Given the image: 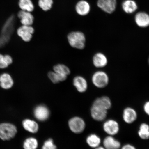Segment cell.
<instances>
[{
	"mask_svg": "<svg viewBox=\"0 0 149 149\" xmlns=\"http://www.w3.org/2000/svg\"><path fill=\"white\" fill-rule=\"evenodd\" d=\"M97 4L103 12L111 14L116 10L117 1L116 0H98Z\"/></svg>",
	"mask_w": 149,
	"mask_h": 149,
	"instance_id": "6",
	"label": "cell"
},
{
	"mask_svg": "<svg viewBox=\"0 0 149 149\" xmlns=\"http://www.w3.org/2000/svg\"><path fill=\"white\" fill-rule=\"evenodd\" d=\"M53 71L60 75L67 77L70 73V68L66 65L63 64L55 65L53 67Z\"/></svg>",
	"mask_w": 149,
	"mask_h": 149,
	"instance_id": "22",
	"label": "cell"
},
{
	"mask_svg": "<svg viewBox=\"0 0 149 149\" xmlns=\"http://www.w3.org/2000/svg\"><path fill=\"white\" fill-rule=\"evenodd\" d=\"M103 143L105 149H119L121 147L120 143L112 136L105 138Z\"/></svg>",
	"mask_w": 149,
	"mask_h": 149,
	"instance_id": "18",
	"label": "cell"
},
{
	"mask_svg": "<svg viewBox=\"0 0 149 149\" xmlns=\"http://www.w3.org/2000/svg\"><path fill=\"white\" fill-rule=\"evenodd\" d=\"M4 57L6 61L8 66L10 65L13 62V59L12 57L9 55H5Z\"/></svg>",
	"mask_w": 149,
	"mask_h": 149,
	"instance_id": "30",
	"label": "cell"
},
{
	"mask_svg": "<svg viewBox=\"0 0 149 149\" xmlns=\"http://www.w3.org/2000/svg\"><path fill=\"white\" fill-rule=\"evenodd\" d=\"M48 76L52 83L57 84L65 81L67 79V76L61 75L56 73L54 71H51L48 72Z\"/></svg>",
	"mask_w": 149,
	"mask_h": 149,
	"instance_id": "25",
	"label": "cell"
},
{
	"mask_svg": "<svg viewBox=\"0 0 149 149\" xmlns=\"http://www.w3.org/2000/svg\"><path fill=\"white\" fill-rule=\"evenodd\" d=\"M17 16L22 25L32 26L34 22V16L31 12L21 10L18 13Z\"/></svg>",
	"mask_w": 149,
	"mask_h": 149,
	"instance_id": "13",
	"label": "cell"
},
{
	"mask_svg": "<svg viewBox=\"0 0 149 149\" xmlns=\"http://www.w3.org/2000/svg\"><path fill=\"white\" fill-rule=\"evenodd\" d=\"M33 114L37 120L44 121L47 120L50 115V111L48 108L44 105H40L35 108Z\"/></svg>",
	"mask_w": 149,
	"mask_h": 149,
	"instance_id": "8",
	"label": "cell"
},
{
	"mask_svg": "<svg viewBox=\"0 0 149 149\" xmlns=\"http://www.w3.org/2000/svg\"><path fill=\"white\" fill-rule=\"evenodd\" d=\"M93 63L97 68H102L107 66L108 60L107 56L101 52H98L93 56Z\"/></svg>",
	"mask_w": 149,
	"mask_h": 149,
	"instance_id": "12",
	"label": "cell"
},
{
	"mask_svg": "<svg viewBox=\"0 0 149 149\" xmlns=\"http://www.w3.org/2000/svg\"><path fill=\"white\" fill-rule=\"evenodd\" d=\"M42 149H57V147L54 144L53 140L49 139L45 141Z\"/></svg>",
	"mask_w": 149,
	"mask_h": 149,
	"instance_id": "28",
	"label": "cell"
},
{
	"mask_svg": "<svg viewBox=\"0 0 149 149\" xmlns=\"http://www.w3.org/2000/svg\"><path fill=\"white\" fill-rule=\"evenodd\" d=\"M135 21L138 26L148 27L149 26V14L144 12L137 13L135 16Z\"/></svg>",
	"mask_w": 149,
	"mask_h": 149,
	"instance_id": "11",
	"label": "cell"
},
{
	"mask_svg": "<svg viewBox=\"0 0 149 149\" xmlns=\"http://www.w3.org/2000/svg\"><path fill=\"white\" fill-rule=\"evenodd\" d=\"M91 9L90 4L86 0H80L75 5L76 12L80 16H86L90 13Z\"/></svg>",
	"mask_w": 149,
	"mask_h": 149,
	"instance_id": "10",
	"label": "cell"
},
{
	"mask_svg": "<svg viewBox=\"0 0 149 149\" xmlns=\"http://www.w3.org/2000/svg\"><path fill=\"white\" fill-rule=\"evenodd\" d=\"M17 133V129L14 124L10 123H0V139L3 141L14 138Z\"/></svg>",
	"mask_w": 149,
	"mask_h": 149,
	"instance_id": "2",
	"label": "cell"
},
{
	"mask_svg": "<svg viewBox=\"0 0 149 149\" xmlns=\"http://www.w3.org/2000/svg\"><path fill=\"white\" fill-rule=\"evenodd\" d=\"M22 126L24 130L30 133H36L39 130V126L37 123L29 119L24 120L22 122Z\"/></svg>",
	"mask_w": 149,
	"mask_h": 149,
	"instance_id": "17",
	"label": "cell"
},
{
	"mask_svg": "<svg viewBox=\"0 0 149 149\" xmlns=\"http://www.w3.org/2000/svg\"><path fill=\"white\" fill-rule=\"evenodd\" d=\"M95 149H105V148L104 147L99 146L96 148H95Z\"/></svg>",
	"mask_w": 149,
	"mask_h": 149,
	"instance_id": "33",
	"label": "cell"
},
{
	"mask_svg": "<svg viewBox=\"0 0 149 149\" xmlns=\"http://www.w3.org/2000/svg\"><path fill=\"white\" fill-rule=\"evenodd\" d=\"M123 119L128 124H131L136 120L137 113L134 109L130 107L125 109L123 112Z\"/></svg>",
	"mask_w": 149,
	"mask_h": 149,
	"instance_id": "16",
	"label": "cell"
},
{
	"mask_svg": "<svg viewBox=\"0 0 149 149\" xmlns=\"http://www.w3.org/2000/svg\"><path fill=\"white\" fill-rule=\"evenodd\" d=\"M122 7L124 12L128 14H132L136 12L138 7L134 0H125L122 3Z\"/></svg>",
	"mask_w": 149,
	"mask_h": 149,
	"instance_id": "19",
	"label": "cell"
},
{
	"mask_svg": "<svg viewBox=\"0 0 149 149\" xmlns=\"http://www.w3.org/2000/svg\"><path fill=\"white\" fill-rule=\"evenodd\" d=\"M68 40L72 47L79 49H83L85 47L86 39L84 34L81 31L70 33L68 35Z\"/></svg>",
	"mask_w": 149,
	"mask_h": 149,
	"instance_id": "1",
	"label": "cell"
},
{
	"mask_svg": "<svg viewBox=\"0 0 149 149\" xmlns=\"http://www.w3.org/2000/svg\"><path fill=\"white\" fill-rule=\"evenodd\" d=\"M74 86L80 93H84L87 90L88 88V84L85 78L80 76L74 77L73 80Z\"/></svg>",
	"mask_w": 149,
	"mask_h": 149,
	"instance_id": "14",
	"label": "cell"
},
{
	"mask_svg": "<svg viewBox=\"0 0 149 149\" xmlns=\"http://www.w3.org/2000/svg\"><path fill=\"white\" fill-rule=\"evenodd\" d=\"M37 139L33 137H28L24 141L23 148L24 149H36L38 146Z\"/></svg>",
	"mask_w": 149,
	"mask_h": 149,
	"instance_id": "24",
	"label": "cell"
},
{
	"mask_svg": "<svg viewBox=\"0 0 149 149\" xmlns=\"http://www.w3.org/2000/svg\"><path fill=\"white\" fill-rule=\"evenodd\" d=\"M93 104L100 106L107 110L110 109L111 105V100L107 96H102L97 98Z\"/></svg>",
	"mask_w": 149,
	"mask_h": 149,
	"instance_id": "21",
	"label": "cell"
},
{
	"mask_svg": "<svg viewBox=\"0 0 149 149\" xmlns=\"http://www.w3.org/2000/svg\"><path fill=\"white\" fill-rule=\"evenodd\" d=\"M144 109L145 112L149 116V101L146 102L145 104Z\"/></svg>",
	"mask_w": 149,
	"mask_h": 149,
	"instance_id": "31",
	"label": "cell"
},
{
	"mask_svg": "<svg viewBox=\"0 0 149 149\" xmlns=\"http://www.w3.org/2000/svg\"><path fill=\"white\" fill-rule=\"evenodd\" d=\"M148 64H149V58L148 60Z\"/></svg>",
	"mask_w": 149,
	"mask_h": 149,
	"instance_id": "34",
	"label": "cell"
},
{
	"mask_svg": "<svg viewBox=\"0 0 149 149\" xmlns=\"http://www.w3.org/2000/svg\"><path fill=\"white\" fill-rule=\"evenodd\" d=\"M18 6L21 10L32 12L35 9V6L31 0H19Z\"/></svg>",
	"mask_w": 149,
	"mask_h": 149,
	"instance_id": "20",
	"label": "cell"
},
{
	"mask_svg": "<svg viewBox=\"0 0 149 149\" xmlns=\"http://www.w3.org/2000/svg\"><path fill=\"white\" fill-rule=\"evenodd\" d=\"M86 142L89 146L95 148L99 146L101 143V139L97 135L91 134L87 138Z\"/></svg>",
	"mask_w": 149,
	"mask_h": 149,
	"instance_id": "23",
	"label": "cell"
},
{
	"mask_svg": "<svg viewBox=\"0 0 149 149\" xmlns=\"http://www.w3.org/2000/svg\"><path fill=\"white\" fill-rule=\"evenodd\" d=\"M121 149H136V148L133 145L128 144L124 145Z\"/></svg>",
	"mask_w": 149,
	"mask_h": 149,
	"instance_id": "32",
	"label": "cell"
},
{
	"mask_svg": "<svg viewBox=\"0 0 149 149\" xmlns=\"http://www.w3.org/2000/svg\"><path fill=\"white\" fill-rule=\"evenodd\" d=\"M138 134L139 137L142 139H149V126L148 125L144 123L141 124L140 126Z\"/></svg>",
	"mask_w": 149,
	"mask_h": 149,
	"instance_id": "26",
	"label": "cell"
},
{
	"mask_svg": "<svg viewBox=\"0 0 149 149\" xmlns=\"http://www.w3.org/2000/svg\"><path fill=\"white\" fill-rule=\"evenodd\" d=\"M53 3V0H38V1L39 7L45 12L51 10Z\"/></svg>",
	"mask_w": 149,
	"mask_h": 149,
	"instance_id": "27",
	"label": "cell"
},
{
	"mask_svg": "<svg viewBox=\"0 0 149 149\" xmlns=\"http://www.w3.org/2000/svg\"><path fill=\"white\" fill-rule=\"evenodd\" d=\"M107 111L100 106L93 104L91 110V116L95 120L103 121L107 117Z\"/></svg>",
	"mask_w": 149,
	"mask_h": 149,
	"instance_id": "7",
	"label": "cell"
},
{
	"mask_svg": "<svg viewBox=\"0 0 149 149\" xmlns=\"http://www.w3.org/2000/svg\"><path fill=\"white\" fill-rule=\"evenodd\" d=\"M34 31V28L31 26L22 25L17 29V33L24 41L28 42L32 39Z\"/></svg>",
	"mask_w": 149,
	"mask_h": 149,
	"instance_id": "5",
	"label": "cell"
},
{
	"mask_svg": "<svg viewBox=\"0 0 149 149\" xmlns=\"http://www.w3.org/2000/svg\"><path fill=\"white\" fill-rule=\"evenodd\" d=\"M8 66L6 61L4 55L0 54V69H3L8 68Z\"/></svg>",
	"mask_w": 149,
	"mask_h": 149,
	"instance_id": "29",
	"label": "cell"
},
{
	"mask_svg": "<svg viewBox=\"0 0 149 149\" xmlns=\"http://www.w3.org/2000/svg\"><path fill=\"white\" fill-rule=\"evenodd\" d=\"M14 84V80L10 74L4 73L0 75V86L2 88L8 90L12 88Z\"/></svg>",
	"mask_w": 149,
	"mask_h": 149,
	"instance_id": "15",
	"label": "cell"
},
{
	"mask_svg": "<svg viewBox=\"0 0 149 149\" xmlns=\"http://www.w3.org/2000/svg\"><path fill=\"white\" fill-rule=\"evenodd\" d=\"M109 76L104 71H97L92 76V82L95 86L98 88H105L109 84Z\"/></svg>",
	"mask_w": 149,
	"mask_h": 149,
	"instance_id": "3",
	"label": "cell"
},
{
	"mask_svg": "<svg viewBox=\"0 0 149 149\" xmlns=\"http://www.w3.org/2000/svg\"><path fill=\"white\" fill-rule=\"evenodd\" d=\"M68 126L73 133L79 134L83 132L85 128V123L83 119L75 117L71 118L68 122Z\"/></svg>",
	"mask_w": 149,
	"mask_h": 149,
	"instance_id": "4",
	"label": "cell"
},
{
	"mask_svg": "<svg viewBox=\"0 0 149 149\" xmlns=\"http://www.w3.org/2000/svg\"><path fill=\"white\" fill-rule=\"evenodd\" d=\"M103 128L104 131L110 136L116 135L119 131V125L116 121L109 120L104 123Z\"/></svg>",
	"mask_w": 149,
	"mask_h": 149,
	"instance_id": "9",
	"label": "cell"
}]
</instances>
